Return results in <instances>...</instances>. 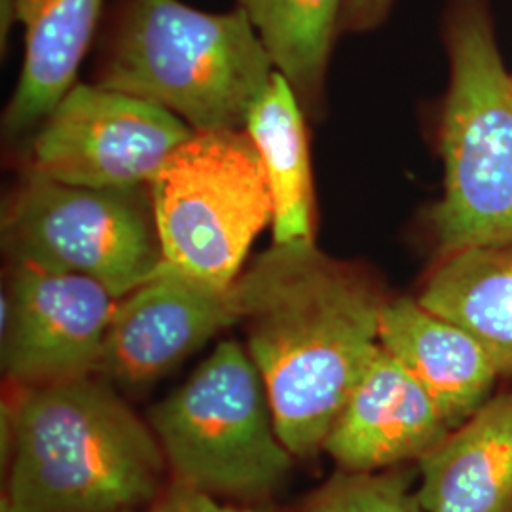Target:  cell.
Wrapping results in <instances>:
<instances>
[{
    "instance_id": "6da1fadb",
    "label": "cell",
    "mask_w": 512,
    "mask_h": 512,
    "mask_svg": "<svg viewBox=\"0 0 512 512\" xmlns=\"http://www.w3.org/2000/svg\"><path fill=\"white\" fill-rule=\"evenodd\" d=\"M258 291L247 351L268 389L279 437L294 458H315L380 346L389 300L372 270L315 241L275 245L253 262Z\"/></svg>"
},
{
    "instance_id": "7a4b0ae2",
    "label": "cell",
    "mask_w": 512,
    "mask_h": 512,
    "mask_svg": "<svg viewBox=\"0 0 512 512\" xmlns=\"http://www.w3.org/2000/svg\"><path fill=\"white\" fill-rule=\"evenodd\" d=\"M2 465L0 512L147 511L169 482L152 427L97 374L10 385Z\"/></svg>"
},
{
    "instance_id": "3957f363",
    "label": "cell",
    "mask_w": 512,
    "mask_h": 512,
    "mask_svg": "<svg viewBox=\"0 0 512 512\" xmlns=\"http://www.w3.org/2000/svg\"><path fill=\"white\" fill-rule=\"evenodd\" d=\"M274 73L239 6L213 14L183 0H118L95 84L217 131L245 128Z\"/></svg>"
},
{
    "instance_id": "277c9868",
    "label": "cell",
    "mask_w": 512,
    "mask_h": 512,
    "mask_svg": "<svg viewBox=\"0 0 512 512\" xmlns=\"http://www.w3.org/2000/svg\"><path fill=\"white\" fill-rule=\"evenodd\" d=\"M450 88L440 116L444 194L429 213L439 258L512 243V76L486 0L444 19Z\"/></svg>"
},
{
    "instance_id": "5b68a950",
    "label": "cell",
    "mask_w": 512,
    "mask_h": 512,
    "mask_svg": "<svg viewBox=\"0 0 512 512\" xmlns=\"http://www.w3.org/2000/svg\"><path fill=\"white\" fill-rule=\"evenodd\" d=\"M148 425L169 480L224 501L264 503L293 469L260 370L232 340L148 412Z\"/></svg>"
},
{
    "instance_id": "8992f818",
    "label": "cell",
    "mask_w": 512,
    "mask_h": 512,
    "mask_svg": "<svg viewBox=\"0 0 512 512\" xmlns=\"http://www.w3.org/2000/svg\"><path fill=\"white\" fill-rule=\"evenodd\" d=\"M162 268L232 285L274 220L264 167L245 129L192 131L148 184Z\"/></svg>"
},
{
    "instance_id": "52a82bcc",
    "label": "cell",
    "mask_w": 512,
    "mask_h": 512,
    "mask_svg": "<svg viewBox=\"0 0 512 512\" xmlns=\"http://www.w3.org/2000/svg\"><path fill=\"white\" fill-rule=\"evenodd\" d=\"M12 262L86 275L122 298L162 264L148 186L88 188L25 169L2 207Z\"/></svg>"
},
{
    "instance_id": "ba28073f",
    "label": "cell",
    "mask_w": 512,
    "mask_h": 512,
    "mask_svg": "<svg viewBox=\"0 0 512 512\" xmlns=\"http://www.w3.org/2000/svg\"><path fill=\"white\" fill-rule=\"evenodd\" d=\"M192 135L175 114L99 84H76L40 124L27 169L88 188H143Z\"/></svg>"
},
{
    "instance_id": "9c48e42d",
    "label": "cell",
    "mask_w": 512,
    "mask_h": 512,
    "mask_svg": "<svg viewBox=\"0 0 512 512\" xmlns=\"http://www.w3.org/2000/svg\"><path fill=\"white\" fill-rule=\"evenodd\" d=\"M118 298L86 275L12 262L2 296V370L35 387L97 374Z\"/></svg>"
},
{
    "instance_id": "30bf717a",
    "label": "cell",
    "mask_w": 512,
    "mask_h": 512,
    "mask_svg": "<svg viewBox=\"0 0 512 512\" xmlns=\"http://www.w3.org/2000/svg\"><path fill=\"white\" fill-rule=\"evenodd\" d=\"M253 266L228 287H213L162 268L118 298L97 376L122 387L164 378L220 330L243 323L253 310Z\"/></svg>"
},
{
    "instance_id": "8fae6325",
    "label": "cell",
    "mask_w": 512,
    "mask_h": 512,
    "mask_svg": "<svg viewBox=\"0 0 512 512\" xmlns=\"http://www.w3.org/2000/svg\"><path fill=\"white\" fill-rule=\"evenodd\" d=\"M452 431L431 395L380 344L334 421L323 452L344 471L378 473L418 463Z\"/></svg>"
},
{
    "instance_id": "7c38bea8",
    "label": "cell",
    "mask_w": 512,
    "mask_h": 512,
    "mask_svg": "<svg viewBox=\"0 0 512 512\" xmlns=\"http://www.w3.org/2000/svg\"><path fill=\"white\" fill-rule=\"evenodd\" d=\"M380 344L420 382L454 429L494 397L499 372L486 349L418 298L387 300Z\"/></svg>"
},
{
    "instance_id": "4fadbf2b",
    "label": "cell",
    "mask_w": 512,
    "mask_h": 512,
    "mask_svg": "<svg viewBox=\"0 0 512 512\" xmlns=\"http://www.w3.org/2000/svg\"><path fill=\"white\" fill-rule=\"evenodd\" d=\"M425 512H512V391L497 393L418 461Z\"/></svg>"
},
{
    "instance_id": "5bb4252c",
    "label": "cell",
    "mask_w": 512,
    "mask_h": 512,
    "mask_svg": "<svg viewBox=\"0 0 512 512\" xmlns=\"http://www.w3.org/2000/svg\"><path fill=\"white\" fill-rule=\"evenodd\" d=\"M25 29V55L16 92L2 116L6 137L40 126L76 86L105 0H16Z\"/></svg>"
},
{
    "instance_id": "9a60e30c",
    "label": "cell",
    "mask_w": 512,
    "mask_h": 512,
    "mask_svg": "<svg viewBox=\"0 0 512 512\" xmlns=\"http://www.w3.org/2000/svg\"><path fill=\"white\" fill-rule=\"evenodd\" d=\"M416 298L475 336L499 378L512 380V243L440 258Z\"/></svg>"
},
{
    "instance_id": "2e32d148",
    "label": "cell",
    "mask_w": 512,
    "mask_h": 512,
    "mask_svg": "<svg viewBox=\"0 0 512 512\" xmlns=\"http://www.w3.org/2000/svg\"><path fill=\"white\" fill-rule=\"evenodd\" d=\"M304 109L293 86L275 71L247 116L274 203L275 245L313 241L315 196Z\"/></svg>"
},
{
    "instance_id": "e0dca14e",
    "label": "cell",
    "mask_w": 512,
    "mask_h": 512,
    "mask_svg": "<svg viewBox=\"0 0 512 512\" xmlns=\"http://www.w3.org/2000/svg\"><path fill=\"white\" fill-rule=\"evenodd\" d=\"M346 0H238L306 114L317 116L325 99L334 40L342 33Z\"/></svg>"
},
{
    "instance_id": "ac0fdd59",
    "label": "cell",
    "mask_w": 512,
    "mask_h": 512,
    "mask_svg": "<svg viewBox=\"0 0 512 512\" xmlns=\"http://www.w3.org/2000/svg\"><path fill=\"white\" fill-rule=\"evenodd\" d=\"M418 471L395 467L378 473H338L298 503L294 512H425L414 480Z\"/></svg>"
},
{
    "instance_id": "d6986e66",
    "label": "cell",
    "mask_w": 512,
    "mask_h": 512,
    "mask_svg": "<svg viewBox=\"0 0 512 512\" xmlns=\"http://www.w3.org/2000/svg\"><path fill=\"white\" fill-rule=\"evenodd\" d=\"M145 512H275L266 503H234L169 480Z\"/></svg>"
},
{
    "instance_id": "ffe728a7",
    "label": "cell",
    "mask_w": 512,
    "mask_h": 512,
    "mask_svg": "<svg viewBox=\"0 0 512 512\" xmlns=\"http://www.w3.org/2000/svg\"><path fill=\"white\" fill-rule=\"evenodd\" d=\"M395 0H346L342 33H366L384 23Z\"/></svg>"
},
{
    "instance_id": "44dd1931",
    "label": "cell",
    "mask_w": 512,
    "mask_h": 512,
    "mask_svg": "<svg viewBox=\"0 0 512 512\" xmlns=\"http://www.w3.org/2000/svg\"><path fill=\"white\" fill-rule=\"evenodd\" d=\"M18 23V4L16 0H0V40H2V52L6 50V40L10 37V31Z\"/></svg>"
}]
</instances>
